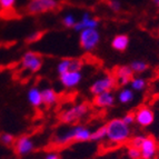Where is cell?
I'll return each mask as SVG.
<instances>
[{"mask_svg": "<svg viewBox=\"0 0 159 159\" xmlns=\"http://www.w3.org/2000/svg\"><path fill=\"white\" fill-rule=\"evenodd\" d=\"M88 111H89L88 103H78L76 106L70 107V108L66 109V110L61 112L59 115V120L65 125H70V124L72 125V124L81 119L82 117H85Z\"/></svg>", "mask_w": 159, "mask_h": 159, "instance_id": "obj_2", "label": "cell"}, {"mask_svg": "<svg viewBox=\"0 0 159 159\" xmlns=\"http://www.w3.org/2000/svg\"><path fill=\"white\" fill-rule=\"evenodd\" d=\"M107 128V140L110 143L118 145H125L131 137V130L130 126L124 122L121 118H114L109 120L106 124Z\"/></svg>", "mask_w": 159, "mask_h": 159, "instance_id": "obj_1", "label": "cell"}, {"mask_svg": "<svg viewBox=\"0 0 159 159\" xmlns=\"http://www.w3.org/2000/svg\"><path fill=\"white\" fill-rule=\"evenodd\" d=\"M122 120H124V122L125 124H127L128 126L133 125L134 122H135V111H129L127 112V114L125 115V116L121 118Z\"/></svg>", "mask_w": 159, "mask_h": 159, "instance_id": "obj_30", "label": "cell"}, {"mask_svg": "<svg viewBox=\"0 0 159 159\" xmlns=\"http://www.w3.org/2000/svg\"><path fill=\"white\" fill-rule=\"evenodd\" d=\"M141 159H155L158 152V143L152 136H145L140 146Z\"/></svg>", "mask_w": 159, "mask_h": 159, "instance_id": "obj_11", "label": "cell"}, {"mask_svg": "<svg viewBox=\"0 0 159 159\" xmlns=\"http://www.w3.org/2000/svg\"><path fill=\"white\" fill-rule=\"evenodd\" d=\"M127 155L130 159H141V151L139 148L135 147H128Z\"/></svg>", "mask_w": 159, "mask_h": 159, "instance_id": "obj_26", "label": "cell"}, {"mask_svg": "<svg viewBox=\"0 0 159 159\" xmlns=\"http://www.w3.org/2000/svg\"><path fill=\"white\" fill-rule=\"evenodd\" d=\"M28 100L32 106L38 108L43 105V96L41 90L38 87H31L28 91Z\"/></svg>", "mask_w": 159, "mask_h": 159, "instance_id": "obj_18", "label": "cell"}, {"mask_svg": "<svg viewBox=\"0 0 159 159\" xmlns=\"http://www.w3.org/2000/svg\"><path fill=\"white\" fill-rule=\"evenodd\" d=\"M78 129H79V125L74 126V127H70L66 130H62L60 133L56 134L53 136L52 141L51 143L53 145V147H66L68 145H71V143H76V137H77Z\"/></svg>", "mask_w": 159, "mask_h": 159, "instance_id": "obj_5", "label": "cell"}, {"mask_svg": "<svg viewBox=\"0 0 159 159\" xmlns=\"http://www.w3.org/2000/svg\"><path fill=\"white\" fill-rule=\"evenodd\" d=\"M16 3V0H0V8L3 10H11Z\"/></svg>", "mask_w": 159, "mask_h": 159, "instance_id": "obj_29", "label": "cell"}, {"mask_svg": "<svg viewBox=\"0 0 159 159\" xmlns=\"http://www.w3.org/2000/svg\"><path fill=\"white\" fill-rule=\"evenodd\" d=\"M82 75L80 71H68L62 75H59V80L61 85L66 88H74L79 85L81 81Z\"/></svg>", "mask_w": 159, "mask_h": 159, "instance_id": "obj_13", "label": "cell"}, {"mask_svg": "<svg viewBox=\"0 0 159 159\" xmlns=\"http://www.w3.org/2000/svg\"><path fill=\"white\" fill-rule=\"evenodd\" d=\"M43 159H61V155L56 151H51V152H48Z\"/></svg>", "mask_w": 159, "mask_h": 159, "instance_id": "obj_31", "label": "cell"}, {"mask_svg": "<svg viewBox=\"0 0 159 159\" xmlns=\"http://www.w3.org/2000/svg\"><path fill=\"white\" fill-rule=\"evenodd\" d=\"M117 80L111 75H107L105 77H101L97 79L93 85L90 86L89 90L90 93L93 96L99 95V93H106V91H112L115 87H117Z\"/></svg>", "mask_w": 159, "mask_h": 159, "instance_id": "obj_6", "label": "cell"}, {"mask_svg": "<svg viewBox=\"0 0 159 159\" xmlns=\"http://www.w3.org/2000/svg\"><path fill=\"white\" fill-rule=\"evenodd\" d=\"M151 1H152V3L156 6L157 8H159V0H151Z\"/></svg>", "mask_w": 159, "mask_h": 159, "instance_id": "obj_32", "label": "cell"}, {"mask_svg": "<svg viewBox=\"0 0 159 159\" xmlns=\"http://www.w3.org/2000/svg\"><path fill=\"white\" fill-rule=\"evenodd\" d=\"M79 45L82 50L93 51L100 43V34L97 29L86 28L79 32Z\"/></svg>", "mask_w": 159, "mask_h": 159, "instance_id": "obj_4", "label": "cell"}, {"mask_svg": "<svg viewBox=\"0 0 159 159\" xmlns=\"http://www.w3.org/2000/svg\"><path fill=\"white\" fill-rule=\"evenodd\" d=\"M41 96H43V103L47 107L52 106L58 101V93L52 88H46L41 90Z\"/></svg>", "mask_w": 159, "mask_h": 159, "instance_id": "obj_17", "label": "cell"}, {"mask_svg": "<svg viewBox=\"0 0 159 159\" xmlns=\"http://www.w3.org/2000/svg\"><path fill=\"white\" fill-rule=\"evenodd\" d=\"M107 135V128L106 125L100 126L99 128H97L96 130L91 131V137H90V141H100L102 139L106 138Z\"/></svg>", "mask_w": 159, "mask_h": 159, "instance_id": "obj_20", "label": "cell"}, {"mask_svg": "<svg viewBox=\"0 0 159 159\" xmlns=\"http://www.w3.org/2000/svg\"><path fill=\"white\" fill-rule=\"evenodd\" d=\"M57 0H29L26 6V13L30 16H37L43 13L51 12L58 8Z\"/></svg>", "mask_w": 159, "mask_h": 159, "instance_id": "obj_3", "label": "cell"}, {"mask_svg": "<svg viewBox=\"0 0 159 159\" xmlns=\"http://www.w3.org/2000/svg\"><path fill=\"white\" fill-rule=\"evenodd\" d=\"M16 141V137L9 133H1L0 134V143L5 147H12Z\"/></svg>", "mask_w": 159, "mask_h": 159, "instance_id": "obj_22", "label": "cell"}, {"mask_svg": "<svg viewBox=\"0 0 159 159\" xmlns=\"http://www.w3.org/2000/svg\"><path fill=\"white\" fill-rule=\"evenodd\" d=\"M43 57L34 51H27L21 58V66L24 69L30 70L31 72H37L43 67Z\"/></svg>", "mask_w": 159, "mask_h": 159, "instance_id": "obj_7", "label": "cell"}, {"mask_svg": "<svg viewBox=\"0 0 159 159\" xmlns=\"http://www.w3.org/2000/svg\"><path fill=\"white\" fill-rule=\"evenodd\" d=\"M112 76L116 78L117 84L119 86H127L129 85L131 80L135 78V72L130 68L129 65H124V66H118L114 69Z\"/></svg>", "mask_w": 159, "mask_h": 159, "instance_id": "obj_9", "label": "cell"}, {"mask_svg": "<svg viewBox=\"0 0 159 159\" xmlns=\"http://www.w3.org/2000/svg\"><path fill=\"white\" fill-rule=\"evenodd\" d=\"M13 151L19 157H24L32 152L34 149V143L32 139L27 135H21L16 138V141L13 143Z\"/></svg>", "mask_w": 159, "mask_h": 159, "instance_id": "obj_8", "label": "cell"}, {"mask_svg": "<svg viewBox=\"0 0 159 159\" xmlns=\"http://www.w3.org/2000/svg\"><path fill=\"white\" fill-rule=\"evenodd\" d=\"M98 25H99L98 19L93 18L88 12H85L82 15L81 19H80L79 21H77L75 24L72 29H74L75 31L80 32L81 30L86 29V28H93V29H97Z\"/></svg>", "mask_w": 159, "mask_h": 159, "instance_id": "obj_15", "label": "cell"}, {"mask_svg": "<svg viewBox=\"0 0 159 159\" xmlns=\"http://www.w3.org/2000/svg\"><path fill=\"white\" fill-rule=\"evenodd\" d=\"M128 46H129V37L125 34H117L116 37H114V39L111 40L112 49L119 51V52H124V51L127 50Z\"/></svg>", "mask_w": 159, "mask_h": 159, "instance_id": "obj_16", "label": "cell"}, {"mask_svg": "<svg viewBox=\"0 0 159 159\" xmlns=\"http://www.w3.org/2000/svg\"><path fill=\"white\" fill-rule=\"evenodd\" d=\"M129 66L135 74H143L149 68V65L143 60H134L130 62Z\"/></svg>", "mask_w": 159, "mask_h": 159, "instance_id": "obj_19", "label": "cell"}, {"mask_svg": "<svg viewBox=\"0 0 159 159\" xmlns=\"http://www.w3.org/2000/svg\"><path fill=\"white\" fill-rule=\"evenodd\" d=\"M130 86L133 88L134 90H137V91H141L143 90L147 86V81L146 79H143L141 77H135L131 82H130Z\"/></svg>", "mask_w": 159, "mask_h": 159, "instance_id": "obj_23", "label": "cell"}, {"mask_svg": "<svg viewBox=\"0 0 159 159\" xmlns=\"http://www.w3.org/2000/svg\"><path fill=\"white\" fill-rule=\"evenodd\" d=\"M143 139H145V136H143V135H136V136H134V137H130L129 140L127 141V146L135 147V148H140Z\"/></svg>", "mask_w": 159, "mask_h": 159, "instance_id": "obj_24", "label": "cell"}, {"mask_svg": "<svg viewBox=\"0 0 159 159\" xmlns=\"http://www.w3.org/2000/svg\"><path fill=\"white\" fill-rule=\"evenodd\" d=\"M45 34V31H41V30H37V31L30 34L28 37L26 38V43H34L38 40H40L43 38V36Z\"/></svg>", "mask_w": 159, "mask_h": 159, "instance_id": "obj_25", "label": "cell"}, {"mask_svg": "<svg viewBox=\"0 0 159 159\" xmlns=\"http://www.w3.org/2000/svg\"><path fill=\"white\" fill-rule=\"evenodd\" d=\"M84 61L79 58H65L57 65V72L62 75L68 71H81Z\"/></svg>", "mask_w": 159, "mask_h": 159, "instance_id": "obj_12", "label": "cell"}, {"mask_svg": "<svg viewBox=\"0 0 159 159\" xmlns=\"http://www.w3.org/2000/svg\"><path fill=\"white\" fill-rule=\"evenodd\" d=\"M135 121L140 127H148L155 121V114L148 106H140L135 111Z\"/></svg>", "mask_w": 159, "mask_h": 159, "instance_id": "obj_10", "label": "cell"}, {"mask_svg": "<svg viewBox=\"0 0 159 159\" xmlns=\"http://www.w3.org/2000/svg\"><path fill=\"white\" fill-rule=\"evenodd\" d=\"M134 99V93L131 89H128V88H125L120 90L119 95H118V100L121 103H129L130 101H133Z\"/></svg>", "mask_w": 159, "mask_h": 159, "instance_id": "obj_21", "label": "cell"}, {"mask_svg": "<svg viewBox=\"0 0 159 159\" xmlns=\"http://www.w3.org/2000/svg\"><path fill=\"white\" fill-rule=\"evenodd\" d=\"M115 100H116V98H115L112 91H106V93L93 96V103L99 108H109V107H112L115 105Z\"/></svg>", "mask_w": 159, "mask_h": 159, "instance_id": "obj_14", "label": "cell"}, {"mask_svg": "<svg viewBox=\"0 0 159 159\" xmlns=\"http://www.w3.org/2000/svg\"><path fill=\"white\" fill-rule=\"evenodd\" d=\"M107 5H108L109 9H111L115 12H118V11L121 10V2L119 0H108Z\"/></svg>", "mask_w": 159, "mask_h": 159, "instance_id": "obj_28", "label": "cell"}, {"mask_svg": "<svg viewBox=\"0 0 159 159\" xmlns=\"http://www.w3.org/2000/svg\"><path fill=\"white\" fill-rule=\"evenodd\" d=\"M76 18L72 15H66L62 19V24L66 28H74L75 24H76Z\"/></svg>", "mask_w": 159, "mask_h": 159, "instance_id": "obj_27", "label": "cell"}]
</instances>
